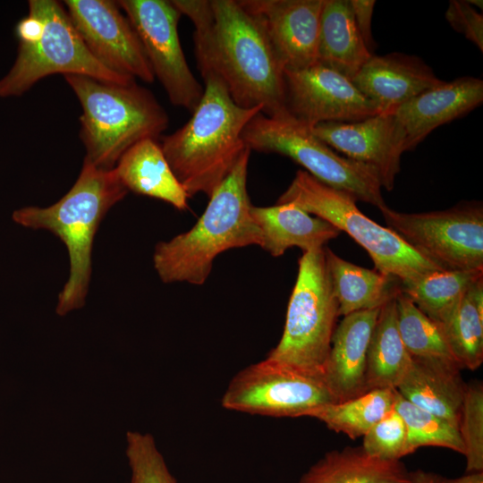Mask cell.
<instances>
[{
  "mask_svg": "<svg viewBox=\"0 0 483 483\" xmlns=\"http://www.w3.org/2000/svg\"><path fill=\"white\" fill-rule=\"evenodd\" d=\"M125 453L131 483H178L149 433L128 431Z\"/></svg>",
  "mask_w": 483,
  "mask_h": 483,
  "instance_id": "obj_33",
  "label": "cell"
},
{
  "mask_svg": "<svg viewBox=\"0 0 483 483\" xmlns=\"http://www.w3.org/2000/svg\"><path fill=\"white\" fill-rule=\"evenodd\" d=\"M481 277L483 270H438L402 285V292L427 317L443 325L466 291Z\"/></svg>",
  "mask_w": 483,
  "mask_h": 483,
  "instance_id": "obj_28",
  "label": "cell"
},
{
  "mask_svg": "<svg viewBox=\"0 0 483 483\" xmlns=\"http://www.w3.org/2000/svg\"><path fill=\"white\" fill-rule=\"evenodd\" d=\"M466 459L465 472L483 471V386L467 384L458 421Z\"/></svg>",
  "mask_w": 483,
  "mask_h": 483,
  "instance_id": "obj_32",
  "label": "cell"
},
{
  "mask_svg": "<svg viewBox=\"0 0 483 483\" xmlns=\"http://www.w3.org/2000/svg\"><path fill=\"white\" fill-rule=\"evenodd\" d=\"M250 151L242 156L190 230L156 245L153 264L162 282L201 285L221 253L260 246L261 235L250 214L252 205L247 191Z\"/></svg>",
  "mask_w": 483,
  "mask_h": 483,
  "instance_id": "obj_3",
  "label": "cell"
},
{
  "mask_svg": "<svg viewBox=\"0 0 483 483\" xmlns=\"http://www.w3.org/2000/svg\"><path fill=\"white\" fill-rule=\"evenodd\" d=\"M357 199L328 186L303 170L297 171L276 204L291 203L348 233L369 255L375 269L393 275L402 285L442 270L407 244L397 233L366 216Z\"/></svg>",
  "mask_w": 483,
  "mask_h": 483,
  "instance_id": "obj_6",
  "label": "cell"
},
{
  "mask_svg": "<svg viewBox=\"0 0 483 483\" xmlns=\"http://www.w3.org/2000/svg\"><path fill=\"white\" fill-rule=\"evenodd\" d=\"M336 402L321 374L266 358L237 372L221 398L224 409L273 418L302 417Z\"/></svg>",
  "mask_w": 483,
  "mask_h": 483,
  "instance_id": "obj_11",
  "label": "cell"
},
{
  "mask_svg": "<svg viewBox=\"0 0 483 483\" xmlns=\"http://www.w3.org/2000/svg\"><path fill=\"white\" fill-rule=\"evenodd\" d=\"M311 131L344 157L372 167L382 188L393 190L405 151L392 114L380 113L352 123H322Z\"/></svg>",
  "mask_w": 483,
  "mask_h": 483,
  "instance_id": "obj_15",
  "label": "cell"
},
{
  "mask_svg": "<svg viewBox=\"0 0 483 483\" xmlns=\"http://www.w3.org/2000/svg\"><path fill=\"white\" fill-rule=\"evenodd\" d=\"M358 31L367 47L373 55L376 44L372 36L374 0H349Z\"/></svg>",
  "mask_w": 483,
  "mask_h": 483,
  "instance_id": "obj_36",
  "label": "cell"
},
{
  "mask_svg": "<svg viewBox=\"0 0 483 483\" xmlns=\"http://www.w3.org/2000/svg\"><path fill=\"white\" fill-rule=\"evenodd\" d=\"M298 265L283 335L267 358L322 375L339 317L325 246L302 252Z\"/></svg>",
  "mask_w": 483,
  "mask_h": 483,
  "instance_id": "obj_7",
  "label": "cell"
},
{
  "mask_svg": "<svg viewBox=\"0 0 483 483\" xmlns=\"http://www.w3.org/2000/svg\"><path fill=\"white\" fill-rule=\"evenodd\" d=\"M285 108L309 128L322 123H352L380 114L352 80L316 63L284 70Z\"/></svg>",
  "mask_w": 483,
  "mask_h": 483,
  "instance_id": "obj_14",
  "label": "cell"
},
{
  "mask_svg": "<svg viewBox=\"0 0 483 483\" xmlns=\"http://www.w3.org/2000/svg\"><path fill=\"white\" fill-rule=\"evenodd\" d=\"M455 361L475 370L483 362V277L464 293L451 318L439 325Z\"/></svg>",
  "mask_w": 483,
  "mask_h": 483,
  "instance_id": "obj_27",
  "label": "cell"
},
{
  "mask_svg": "<svg viewBox=\"0 0 483 483\" xmlns=\"http://www.w3.org/2000/svg\"><path fill=\"white\" fill-rule=\"evenodd\" d=\"M410 471L401 461L372 457L361 446L327 452L298 483H408Z\"/></svg>",
  "mask_w": 483,
  "mask_h": 483,
  "instance_id": "obj_25",
  "label": "cell"
},
{
  "mask_svg": "<svg viewBox=\"0 0 483 483\" xmlns=\"http://www.w3.org/2000/svg\"><path fill=\"white\" fill-rule=\"evenodd\" d=\"M29 12L39 18L42 31L37 39L19 43L13 66L0 79V97H20L55 73L86 75L118 84L135 81L109 70L92 55L58 1L30 0Z\"/></svg>",
  "mask_w": 483,
  "mask_h": 483,
  "instance_id": "obj_9",
  "label": "cell"
},
{
  "mask_svg": "<svg viewBox=\"0 0 483 483\" xmlns=\"http://www.w3.org/2000/svg\"><path fill=\"white\" fill-rule=\"evenodd\" d=\"M444 483H483V471L465 472L454 479H445Z\"/></svg>",
  "mask_w": 483,
  "mask_h": 483,
  "instance_id": "obj_38",
  "label": "cell"
},
{
  "mask_svg": "<svg viewBox=\"0 0 483 483\" xmlns=\"http://www.w3.org/2000/svg\"><path fill=\"white\" fill-rule=\"evenodd\" d=\"M395 301L398 329L410 356L455 360L439 324L421 312L402 291Z\"/></svg>",
  "mask_w": 483,
  "mask_h": 483,
  "instance_id": "obj_30",
  "label": "cell"
},
{
  "mask_svg": "<svg viewBox=\"0 0 483 483\" xmlns=\"http://www.w3.org/2000/svg\"><path fill=\"white\" fill-rule=\"evenodd\" d=\"M325 253L339 316L380 309L402 291V282L393 275L352 264L326 246Z\"/></svg>",
  "mask_w": 483,
  "mask_h": 483,
  "instance_id": "obj_24",
  "label": "cell"
},
{
  "mask_svg": "<svg viewBox=\"0 0 483 483\" xmlns=\"http://www.w3.org/2000/svg\"><path fill=\"white\" fill-rule=\"evenodd\" d=\"M201 76L205 88L191 119L165 136L160 147L188 197L209 199L250 149L242 133L262 108L238 106L216 74Z\"/></svg>",
  "mask_w": 483,
  "mask_h": 483,
  "instance_id": "obj_2",
  "label": "cell"
},
{
  "mask_svg": "<svg viewBox=\"0 0 483 483\" xmlns=\"http://www.w3.org/2000/svg\"><path fill=\"white\" fill-rule=\"evenodd\" d=\"M65 10L92 55L109 70L151 83L155 80L140 40L117 1L65 0Z\"/></svg>",
  "mask_w": 483,
  "mask_h": 483,
  "instance_id": "obj_13",
  "label": "cell"
},
{
  "mask_svg": "<svg viewBox=\"0 0 483 483\" xmlns=\"http://www.w3.org/2000/svg\"><path fill=\"white\" fill-rule=\"evenodd\" d=\"M379 309L346 315L335 329L322 376L336 402L369 392L367 352Z\"/></svg>",
  "mask_w": 483,
  "mask_h": 483,
  "instance_id": "obj_19",
  "label": "cell"
},
{
  "mask_svg": "<svg viewBox=\"0 0 483 483\" xmlns=\"http://www.w3.org/2000/svg\"><path fill=\"white\" fill-rule=\"evenodd\" d=\"M461 369L453 360L411 358L396 390L412 404L445 419L458 429L467 386Z\"/></svg>",
  "mask_w": 483,
  "mask_h": 483,
  "instance_id": "obj_20",
  "label": "cell"
},
{
  "mask_svg": "<svg viewBox=\"0 0 483 483\" xmlns=\"http://www.w3.org/2000/svg\"><path fill=\"white\" fill-rule=\"evenodd\" d=\"M445 19L451 27L483 51V16L468 1H450Z\"/></svg>",
  "mask_w": 483,
  "mask_h": 483,
  "instance_id": "obj_35",
  "label": "cell"
},
{
  "mask_svg": "<svg viewBox=\"0 0 483 483\" xmlns=\"http://www.w3.org/2000/svg\"><path fill=\"white\" fill-rule=\"evenodd\" d=\"M394 409L406 425V455L422 446L444 447L463 454L457 428L445 419L412 404L397 390Z\"/></svg>",
  "mask_w": 483,
  "mask_h": 483,
  "instance_id": "obj_31",
  "label": "cell"
},
{
  "mask_svg": "<svg viewBox=\"0 0 483 483\" xmlns=\"http://www.w3.org/2000/svg\"><path fill=\"white\" fill-rule=\"evenodd\" d=\"M262 23L284 70L317 63L324 0H242Z\"/></svg>",
  "mask_w": 483,
  "mask_h": 483,
  "instance_id": "obj_16",
  "label": "cell"
},
{
  "mask_svg": "<svg viewBox=\"0 0 483 483\" xmlns=\"http://www.w3.org/2000/svg\"><path fill=\"white\" fill-rule=\"evenodd\" d=\"M193 23L201 75L212 72L231 97L262 114H286L284 66L260 21L234 0H174Z\"/></svg>",
  "mask_w": 483,
  "mask_h": 483,
  "instance_id": "obj_1",
  "label": "cell"
},
{
  "mask_svg": "<svg viewBox=\"0 0 483 483\" xmlns=\"http://www.w3.org/2000/svg\"><path fill=\"white\" fill-rule=\"evenodd\" d=\"M64 78L82 109L80 137L85 159L98 168L114 169L132 145L146 139L157 140L168 126L164 107L135 81L118 84L80 74Z\"/></svg>",
  "mask_w": 483,
  "mask_h": 483,
  "instance_id": "obj_5",
  "label": "cell"
},
{
  "mask_svg": "<svg viewBox=\"0 0 483 483\" xmlns=\"http://www.w3.org/2000/svg\"><path fill=\"white\" fill-rule=\"evenodd\" d=\"M395 298L380 308L370 336L366 368L369 391L396 389L411 362L398 329Z\"/></svg>",
  "mask_w": 483,
  "mask_h": 483,
  "instance_id": "obj_26",
  "label": "cell"
},
{
  "mask_svg": "<svg viewBox=\"0 0 483 483\" xmlns=\"http://www.w3.org/2000/svg\"><path fill=\"white\" fill-rule=\"evenodd\" d=\"M469 4H470L471 5H477V6H480V9H482V1H468Z\"/></svg>",
  "mask_w": 483,
  "mask_h": 483,
  "instance_id": "obj_39",
  "label": "cell"
},
{
  "mask_svg": "<svg viewBox=\"0 0 483 483\" xmlns=\"http://www.w3.org/2000/svg\"><path fill=\"white\" fill-rule=\"evenodd\" d=\"M445 479V478L436 473L417 470L410 471L408 483H444Z\"/></svg>",
  "mask_w": 483,
  "mask_h": 483,
  "instance_id": "obj_37",
  "label": "cell"
},
{
  "mask_svg": "<svg viewBox=\"0 0 483 483\" xmlns=\"http://www.w3.org/2000/svg\"><path fill=\"white\" fill-rule=\"evenodd\" d=\"M395 398L396 389H374L351 400L317 407L306 417L316 419L329 429L356 439L363 436L394 409Z\"/></svg>",
  "mask_w": 483,
  "mask_h": 483,
  "instance_id": "obj_29",
  "label": "cell"
},
{
  "mask_svg": "<svg viewBox=\"0 0 483 483\" xmlns=\"http://www.w3.org/2000/svg\"><path fill=\"white\" fill-rule=\"evenodd\" d=\"M250 214L260 232V247L273 257H280L292 247L302 252L322 248L341 233L330 223L291 203L251 206Z\"/></svg>",
  "mask_w": 483,
  "mask_h": 483,
  "instance_id": "obj_21",
  "label": "cell"
},
{
  "mask_svg": "<svg viewBox=\"0 0 483 483\" xmlns=\"http://www.w3.org/2000/svg\"><path fill=\"white\" fill-rule=\"evenodd\" d=\"M372 54L356 27L349 0H324L317 63L352 80Z\"/></svg>",
  "mask_w": 483,
  "mask_h": 483,
  "instance_id": "obj_23",
  "label": "cell"
},
{
  "mask_svg": "<svg viewBox=\"0 0 483 483\" xmlns=\"http://www.w3.org/2000/svg\"><path fill=\"white\" fill-rule=\"evenodd\" d=\"M407 428L393 409L363 436L362 449L369 455L386 461H401L406 455Z\"/></svg>",
  "mask_w": 483,
  "mask_h": 483,
  "instance_id": "obj_34",
  "label": "cell"
},
{
  "mask_svg": "<svg viewBox=\"0 0 483 483\" xmlns=\"http://www.w3.org/2000/svg\"><path fill=\"white\" fill-rule=\"evenodd\" d=\"M127 193L114 169L98 168L84 158L78 179L57 202L47 208L25 207L13 213L15 223L47 230L67 248L70 273L58 295L57 315L64 316L84 306L95 234L109 209Z\"/></svg>",
  "mask_w": 483,
  "mask_h": 483,
  "instance_id": "obj_4",
  "label": "cell"
},
{
  "mask_svg": "<svg viewBox=\"0 0 483 483\" xmlns=\"http://www.w3.org/2000/svg\"><path fill=\"white\" fill-rule=\"evenodd\" d=\"M117 4L134 28L171 104L193 112L204 88L191 71L180 43L181 12L166 0H120Z\"/></svg>",
  "mask_w": 483,
  "mask_h": 483,
  "instance_id": "obj_12",
  "label": "cell"
},
{
  "mask_svg": "<svg viewBox=\"0 0 483 483\" xmlns=\"http://www.w3.org/2000/svg\"><path fill=\"white\" fill-rule=\"evenodd\" d=\"M114 172L129 191L163 200L183 211L188 195L154 139L138 141L119 158Z\"/></svg>",
  "mask_w": 483,
  "mask_h": 483,
  "instance_id": "obj_22",
  "label": "cell"
},
{
  "mask_svg": "<svg viewBox=\"0 0 483 483\" xmlns=\"http://www.w3.org/2000/svg\"><path fill=\"white\" fill-rule=\"evenodd\" d=\"M387 228L442 270H483V206L462 201L454 207L403 213L379 207Z\"/></svg>",
  "mask_w": 483,
  "mask_h": 483,
  "instance_id": "obj_10",
  "label": "cell"
},
{
  "mask_svg": "<svg viewBox=\"0 0 483 483\" xmlns=\"http://www.w3.org/2000/svg\"><path fill=\"white\" fill-rule=\"evenodd\" d=\"M483 101V81L463 76L444 81L400 106L392 113L404 151L413 149L436 128L464 116Z\"/></svg>",
  "mask_w": 483,
  "mask_h": 483,
  "instance_id": "obj_17",
  "label": "cell"
},
{
  "mask_svg": "<svg viewBox=\"0 0 483 483\" xmlns=\"http://www.w3.org/2000/svg\"><path fill=\"white\" fill-rule=\"evenodd\" d=\"M352 81L380 113L387 114L444 82L420 58L402 53L372 55Z\"/></svg>",
  "mask_w": 483,
  "mask_h": 483,
  "instance_id": "obj_18",
  "label": "cell"
},
{
  "mask_svg": "<svg viewBox=\"0 0 483 483\" xmlns=\"http://www.w3.org/2000/svg\"><path fill=\"white\" fill-rule=\"evenodd\" d=\"M242 138L250 150L288 157L321 182L357 200L377 208L386 204L378 174L372 167L338 154L288 113L258 114L245 127Z\"/></svg>",
  "mask_w": 483,
  "mask_h": 483,
  "instance_id": "obj_8",
  "label": "cell"
}]
</instances>
